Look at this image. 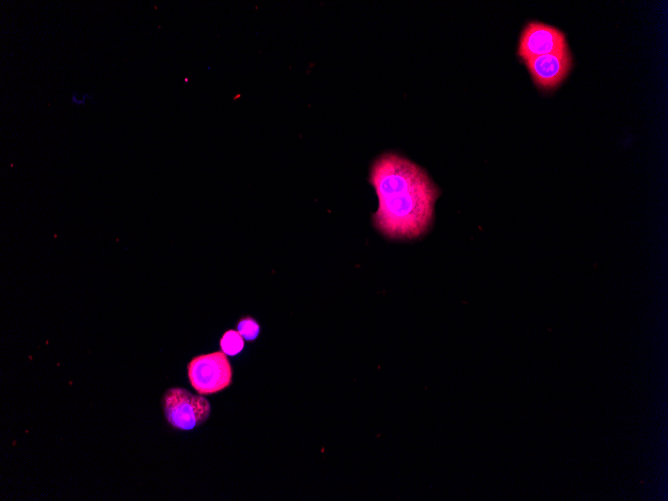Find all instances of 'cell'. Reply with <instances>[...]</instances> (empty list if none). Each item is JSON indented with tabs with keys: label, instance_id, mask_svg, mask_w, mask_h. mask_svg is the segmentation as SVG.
<instances>
[{
	"label": "cell",
	"instance_id": "52a82bcc",
	"mask_svg": "<svg viewBox=\"0 0 668 501\" xmlns=\"http://www.w3.org/2000/svg\"><path fill=\"white\" fill-rule=\"evenodd\" d=\"M237 331L246 341H254L260 332L258 322L252 317L246 316L237 322Z\"/></svg>",
	"mask_w": 668,
	"mask_h": 501
},
{
	"label": "cell",
	"instance_id": "3957f363",
	"mask_svg": "<svg viewBox=\"0 0 668 501\" xmlns=\"http://www.w3.org/2000/svg\"><path fill=\"white\" fill-rule=\"evenodd\" d=\"M232 366L227 355L215 351L195 356L187 365V376L200 395L222 391L232 383Z\"/></svg>",
	"mask_w": 668,
	"mask_h": 501
},
{
	"label": "cell",
	"instance_id": "ba28073f",
	"mask_svg": "<svg viewBox=\"0 0 668 501\" xmlns=\"http://www.w3.org/2000/svg\"><path fill=\"white\" fill-rule=\"evenodd\" d=\"M88 97H89L88 94H84L82 97H79L76 96L75 93H73L71 96V102L75 105H84Z\"/></svg>",
	"mask_w": 668,
	"mask_h": 501
},
{
	"label": "cell",
	"instance_id": "277c9868",
	"mask_svg": "<svg viewBox=\"0 0 668 501\" xmlns=\"http://www.w3.org/2000/svg\"><path fill=\"white\" fill-rule=\"evenodd\" d=\"M567 48L565 35L560 30L543 23L530 22L521 34L518 55L525 61Z\"/></svg>",
	"mask_w": 668,
	"mask_h": 501
},
{
	"label": "cell",
	"instance_id": "7a4b0ae2",
	"mask_svg": "<svg viewBox=\"0 0 668 501\" xmlns=\"http://www.w3.org/2000/svg\"><path fill=\"white\" fill-rule=\"evenodd\" d=\"M164 416L178 430H191L203 424L210 415L209 401L180 387L168 389L161 400Z\"/></svg>",
	"mask_w": 668,
	"mask_h": 501
},
{
	"label": "cell",
	"instance_id": "6da1fadb",
	"mask_svg": "<svg viewBox=\"0 0 668 501\" xmlns=\"http://www.w3.org/2000/svg\"><path fill=\"white\" fill-rule=\"evenodd\" d=\"M369 180L378 197L372 218L380 232L390 238H414L426 232L439 191L422 168L388 153L374 162Z\"/></svg>",
	"mask_w": 668,
	"mask_h": 501
},
{
	"label": "cell",
	"instance_id": "5b68a950",
	"mask_svg": "<svg viewBox=\"0 0 668 501\" xmlns=\"http://www.w3.org/2000/svg\"><path fill=\"white\" fill-rule=\"evenodd\" d=\"M534 83L541 89H552L568 75L572 57L567 49L525 60Z\"/></svg>",
	"mask_w": 668,
	"mask_h": 501
},
{
	"label": "cell",
	"instance_id": "8992f818",
	"mask_svg": "<svg viewBox=\"0 0 668 501\" xmlns=\"http://www.w3.org/2000/svg\"><path fill=\"white\" fill-rule=\"evenodd\" d=\"M221 351L226 355L235 356L244 348V339L237 330H227L219 342Z\"/></svg>",
	"mask_w": 668,
	"mask_h": 501
}]
</instances>
